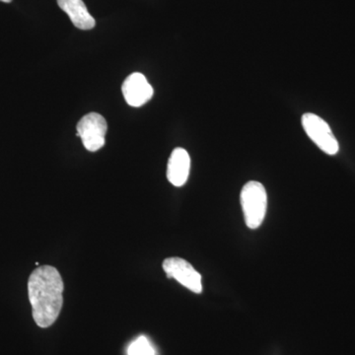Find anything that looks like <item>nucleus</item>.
I'll use <instances>...</instances> for the list:
<instances>
[{
  "instance_id": "obj_1",
  "label": "nucleus",
  "mask_w": 355,
  "mask_h": 355,
  "mask_svg": "<svg viewBox=\"0 0 355 355\" xmlns=\"http://www.w3.org/2000/svg\"><path fill=\"white\" fill-rule=\"evenodd\" d=\"M64 289L62 275L53 266H39L30 275L28 295L40 328H49L57 321L64 305Z\"/></svg>"
},
{
  "instance_id": "obj_2",
  "label": "nucleus",
  "mask_w": 355,
  "mask_h": 355,
  "mask_svg": "<svg viewBox=\"0 0 355 355\" xmlns=\"http://www.w3.org/2000/svg\"><path fill=\"white\" fill-rule=\"evenodd\" d=\"M240 200L248 227H260L268 207V196L263 184L257 181L248 182L243 187Z\"/></svg>"
},
{
  "instance_id": "obj_3",
  "label": "nucleus",
  "mask_w": 355,
  "mask_h": 355,
  "mask_svg": "<svg viewBox=\"0 0 355 355\" xmlns=\"http://www.w3.org/2000/svg\"><path fill=\"white\" fill-rule=\"evenodd\" d=\"M302 125L308 137L322 151L329 155L338 153V140L326 121L317 114L307 113L303 114Z\"/></svg>"
},
{
  "instance_id": "obj_4",
  "label": "nucleus",
  "mask_w": 355,
  "mask_h": 355,
  "mask_svg": "<svg viewBox=\"0 0 355 355\" xmlns=\"http://www.w3.org/2000/svg\"><path fill=\"white\" fill-rule=\"evenodd\" d=\"M77 137L83 140L84 147L91 153L99 150L105 146L108 125L104 116L97 113L84 116L77 123Z\"/></svg>"
},
{
  "instance_id": "obj_5",
  "label": "nucleus",
  "mask_w": 355,
  "mask_h": 355,
  "mask_svg": "<svg viewBox=\"0 0 355 355\" xmlns=\"http://www.w3.org/2000/svg\"><path fill=\"white\" fill-rule=\"evenodd\" d=\"M162 266L169 279H176L182 286L195 293L202 291V275L189 261L174 257L166 259Z\"/></svg>"
},
{
  "instance_id": "obj_6",
  "label": "nucleus",
  "mask_w": 355,
  "mask_h": 355,
  "mask_svg": "<svg viewBox=\"0 0 355 355\" xmlns=\"http://www.w3.org/2000/svg\"><path fill=\"white\" fill-rule=\"evenodd\" d=\"M123 97L130 106L139 108L150 101L153 96V88L147 81L146 77L139 72L130 74L121 86Z\"/></svg>"
},
{
  "instance_id": "obj_7",
  "label": "nucleus",
  "mask_w": 355,
  "mask_h": 355,
  "mask_svg": "<svg viewBox=\"0 0 355 355\" xmlns=\"http://www.w3.org/2000/svg\"><path fill=\"white\" fill-rule=\"evenodd\" d=\"M191 170V157L184 148L173 150L168 161L167 178L175 187H183L188 181Z\"/></svg>"
},
{
  "instance_id": "obj_8",
  "label": "nucleus",
  "mask_w": 355,
  "mask_h": 355,
  "mask_svg": "<svg viewBox=\"0 0 355 355\" xmlns=\"http://www.w3.org/2000/svg\"><path fill=\"white\" fill-rule=\"evenodd\" d=\"M58 4L78 29L91 30L95 27L96 21L83 0H58Z\"/></svg>"
},
{
  "instance_id": "obj_9",
  "label": "nucleus",
  "mask_w": 355,
  "mask_h": 355,
  "mask_svg": "<svg viewBox=\"0 0 355 355\" xmlns=\"http://www.w3.org/2000/svg\"><path fill=\"white\" fill-rule=\"evenodd\" d=\"M128 355H155V350H154L150 342L146 338V336H139V338L132 343V345L128 347Z\"/></svg>"
},
{
  "instance_id": "obj_10",
  "label": "nucleus",
  "mask_w": 355,
  "mask_h": 355,
  "mask_svg": "<svg viewBox=\"0 0 355 355\" xmlns=\"http://www.w3.org/2000/svg\"><path fill=\"white\" fill-rule=\"evenodd\" d=\"M0 1L6 2V3H9V2L12 1V0H0Z\"/></svg>"
}]
</instances>
